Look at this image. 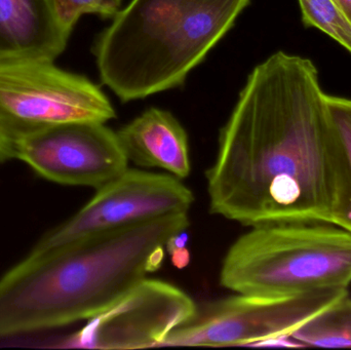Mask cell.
Instances as JSON below:
<instances>
[{
    "mask_svg": "<svg viewBox=\"0 0 351 350\" xmlns=\"http://www.w3.org/2000/svg\"><path fill=\"white\" fill-rule=\"evenodd\" d=\"M206 177L214 215L250 227L323 222L342 228L350 166L311 60L280 51L255 67Z\"/></svg>",
    "mask_w": 351,
    "mask_h": 350,
    "instance_id": "obj_1",
    "label": "cell"
},
{
    "mask_svg": "<svg viewBox=\"0 0 351 350\" xmlns=\"http://www.w3.org/2000/svg\"><path fill=\"white\" fill-rule=\"evenodd\" d=\"M188 213L29 254L0 277V338L88 321L162 267Z\"/></svg>",
    "mask_w": 351,
    "mask_h": 350,
    "instance_id": "obj_2",
    "label": "cell"
},
{
    "mask_svg": "<svg viewBox=\"0 0 351 350\" xmlns=\"http://www.w3.org/2000/svg\"><path fill=\"white\" fill-rule=\"evenodd\" d=\"M251 0H131L95 45L103 84L123 102L178 88Z\"/></svg>",
    "mask_w": 351,
    "mask_h": 350,
    "instance_id": "obj_3",
    "label": "cell"
},
{
    "mask_svg": "<svg viewBox=\"0 0 351 350\" xmlns=\"http://www.w3.org/2000/svg\"><path fill=\"white\" fill-rule=\"evenodd\" d=\"M220 285L237 294L278 298L351 283V232L323 222L252 227L230 247Z\"/></svg>",
    "mask_w": 351,
    "mask_h": 350,
    "instance_id": "obj_4",
    "label": "cell"
},
{
    "mask_svg": "<svg viewBox=\"0 0 351 350\" xmlns=\"http://www.w3.org/2000/svg\"><path fill=\"white\" fill-rule=\"evenodd\" d=\"M53 61L0 59V129L12 142L53 125L115 118L110 101L98 86Z\"/></svg>",
    "mask_w": 351,
    "mask_h": 350,
    "instance_id": "obj_5",
    "label": "cell"
},
{
    "mask_svg": "<svg viewBox=\"0 0 351 350\" xmlns=\"http://www.w3.org/2000/svg\"><path fill=\"white\" fill-rule=\"evenodd\" d=\"M348 293V288H328L286 297L237 294L206 302L197 306L191 320L169 335L162 347L262 345L291 336Z\"/></svg>",
    "mask_w": 351,
    "mask_h": 350,
    "instance_id": "obj_6",
    "label": "cell"
},
{
    "mask_svg": "<svg viewBox=\"0 0 351 350\" xmlns=\"http://www.w3.org/2000/svg\"><path fill=\"white\" fill-rule=\"evenodd\" d=\"M194 203L192 191L181 179L128 168L104 186L71 218L49 230L31 255L108 234L173 214L188 213Z\"/></svg>",
    "mask_w": 351,
    "mask_h": 350,
    "instance_id": "obj_7",
    "label": "cell"
},
{
    "mask_svg": "<svg viewBox=\"0 0 351 350\" xmlns=\"http://www.w3.org/2000/svg\"><path fill=\"white\" fill-rule=\"evenodd\" d=\"M196 308L193 299L172 284L144 279L88 320L60 347L125 350L162 347L173 331L193 318Z\"/></svg>",
    "mask_w": 351,
    "mask_h": 350,
    "instance_id": "obj_8",
    "label": "cell"
},
{
    "mask_svg": "<svg viewBox=\"0 0 351 350\" xmlns=\"http://www.w3.org/2000/svg\"><path fill=\"white\" fill-rule=\"evenodd\" d=\"M14 158L51 182L99 189L128 170L117 133L103 123L53 125L19 138Z\"/></svg>",
    "mask_w": 351,
    "mask_h": 350,
    "instance_id": "obj_9",
    "label": "cell"
},
{
    "mask_svg": "<svg viewBox=\"0 0 351 350\" xmlns=\"http://www.w3.org/2000/svg\"><path fill=\"white\" fill-rule=\"evenodd\" d=\"M129 162L162 168L178 179L191 172L189 142L181 123L169 111L150 108L117 132Z\"/></svg>",
    "mask_w": 351,
    "mask_h": 350,
    "instance_id": "obj_10",
    "label": "cell"
},
{
    "mask_svg": "<svg viewBox=\"0 0 351 350\" xmlns=\"http://www.w3.org/2000/svg\"><path fill=\"white\" fill-rule=\"evenodd\" d=\"M69 36L58 22L51 0H0V59L55 60Z\"/></svg>",
    "mask_w": 351,
    "mask_h": 350,
    "instance_id": "obj_11",
    "label": "cell"
},
{
    "mask_svg": "<svg viewBox=\"0 0 351 350\" xmlns=\"http://www.w3.org/2000/svg\"><path fill=\"white\" fill-rule=\"evenodd\" d=\"M291 336L304 347L351 349L350 293L313 316Z\"/></svg>",
    "mask_w": 351,
    "mask_h": 350,
    "instance_id": "obj_12",
    "label": "cell"
},
{
    "mask_svg": "<svg viewBox=\"0 0 351 350\" xmlns=\"http://www.w3.org/2000/svg\"><path fill=\"white\" fill-rule=\"evenodd\" d=\"M302 22L329 35L351 53V23L333 0H298Z\"/></svg>",
    "mask_w": 351,
    "mask_h": 350,
    "instance_id": "obj_13",
    "label": "cell"
},
{
    "mask_svg": "<svg viewBox=\"0 0 351 350\" xmlns=\"http://www.w3.org/2000/svg\"><path fill=\"white\" fill-rule=\"evenodd\" d=\"M58 22L68 34L84 14H95L104 18L114 16L121 0H51Z\"/></svg>",
    "mask_w": 351,
    "mask_h": 350,
    "instance_id": "obj_14",
    "label": "cell"
},
{
    "mask_svg": "<svg viewBox=\"0 0 351 350\" xmlns=\"http://www.w3.org/2000/svg\"><path fill=\"white\" fill-rule=\"evenodd\" d=\"M327 102L332 118L335 123L340 139H341L344 149H346L351 180V100L341 98V97L327 95ZM342 228L351 232V199Z\"/></svg>",
    "mask_w": 351,
    "mask_h": 350,
    "instance_id": "obj_15",
    "label": "cell"
},
{
    "mask_svg": "<svg viewBox=\"0 0 351 350\" xmlns=\"http://www.w3.org/2000/svg\"><path fill=\"white\" fill-rule=\"evenodd\" d=\"M187 242L188 234L186 230L175 234L167 242L166 250L170 254L173 264L177 268L183 269L189 264L191 255H190L189 250L186 247Z\"/></svg>",
    "mask_w": 351,
    "mask_h": 350,
    "instance_id": "obj_16",
    "label": "cell"
},
{
    "mask_svg": "<svg viewBox=\"0 0 351 350\" xmlns=\"http://www.w3.org/2000/svg\"><path fill=\"white\" fill-rule=\"evenodd\" d=\"M14 158V142L0 129V164Z\"/></svg>",
    "mask_w": 351,
    "mask_h": 350,
    "instance_id": "obj_17",
    "label": "cell"
},
{
    "mask_svg": "<svg viewBox=\"0 0 351 350\" xmlns=\"http://www.w3.org/2000/svg\"><path fill=\"white\" fill-rule=\"evenodd\" d=\"M333 1L351 23V0H333Z\"/></svg>",
    "mask_w": 351,
    "mask_h": 350,
    "instance_id": "obj_18",
    "label": "cell"
}]
</instances>
